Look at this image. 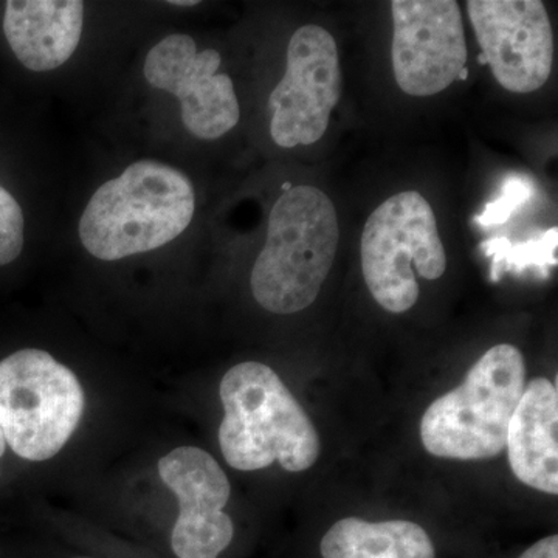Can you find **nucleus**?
<instances>
[{
	"label": "nucleus",
	"instance_id": "6",
	"mask_svg": "<svg viewBox=\"0 0 558 558\" xmlns=\"http://www.w3.org/2000/svg\"><path fill=\"white\" fill-rule=\"evenodd\" d=\"M360 253L371 295L391 314H403L417 303L414 270L435 281L447 269L435 213L417 191L396 194L371 213Z\"/></svg>",
	"mask_w": 558,
	"mask_h": 558
},
{
	"label": "nucleus",
	"instance_id": "3",
	"mask_svg": "<svg viewBox=\"0 0 558 558\" xmlns=\"http://www.w3.org/2000/svg\"><path fill=\"white\" fill-rule=\"evenodd\" d=\"M339 242V216L328 194L310 185L284 191L250 277L259 306L278 315L307 310L329 277Z\"/></svg>",
	"mask_w": 558,
	"mask_h": 558
},
{
	"label": "nucleus",
	"instance_id": "7",
	"mask_svg": "<svg viewBox=\"0 0 558 558\" xmlns=\"http://www.w3.org/2000/svg\"><path fill=\"white\" fill-rule=\"evenodd\" d=\"M340 97L336 39L326 28L304 25L289 40L284 76L270 94L271 138L286 149L317 143L328 131Z\"/></svg>",
	"mask_w": 558,
	"mask_h": 558
},
{
	"label": "nucleus",
	"instance_id": "9",
	"mask_svg": "<svg viewBox=\"0 0 558 558\" xmlns=\"http://www.w3.org/2000/svg\"><path fill=\"white\" fill-rule=\"evenodd\" d=\"M473 32L499 86L513 94L542 89L553 72L554 35L539 0H469Z\"/></svg>",
	"mask_w": 558,
	"mask_h": 558
},
{
	"label": "nucleus",
	"instance_id": "17",
	"mask_svg": "<svg viewBox=\"0 0 558 558\" xmlns=\"http://www.w3.org/2000/svg\"><path fill=\"white\" fill-rule=\"evenodd\" d=\"M520 558H558V537L550 535L532 545Z\"/></svg>",
	"mask_w": 558,
	"mask_h": 558
},
{
	"label": "nucleus",
	"instance_id": "14",
	"mask_svg": "<svg viewBox=\"0 0 558 558\" xmlns=\"http://www.w3.org/2000/svg\"><path fill=\"white\" fill-rule=\"evenodd\" d=\"M323 558H436L425 529L407 520L366 521L348 517L326 532Z\"/></svg>",
	"mask_w": 558,
	"mask_h": 558
},
{
	"label": "nucleus",
	"instance_id": "15",
	"mask_svg": "<svg viewBox=\"0 0 558 558\" xmlns=\"http://www.w3.org/2000/svg\"><path fill=\"white\" fill-rule=\"evenodd\" d=\"M24 242V213L17 201L0 185V266L16 260Z\"/></svg>",
	"mask_w": 558,
	"mask_h": 558
},
{
	"label": "nucleus",
	"instance_id": "13",
	"mask_svg": "<svg viewBox=\"0 0 558 558\" xmlns=\"http://www.w3.org/2000/svg\"><path fill=\"white\" fill-rule=\"evenodd\" d=\"M557 385L537 377L529 381L510 418L509 464L513 475L545 494H558Z\"/></svg>",
	"mask_w": 558,
	"mask_h": 558
},
{
	"label": "nucleus",
	"instance_id": "1",
	"mask_svg": "<svg viewBox=\"0 0 558 558\" xmlns=\"http://www.w3.org/2000/svg\"><path fill=\"white\" fill-rule=\"evenodd\" d=\"M193 183L156 160L130 165L92 196L80 220V240L92 256L119 260L170 244L193 220Z\"/></svg>",
	"mask_w": 558,
	"mask_h": 558
},
{
	"label": "nucleus",
	"instance_id": "16",
	"mask_svg": "<svg viewBox=\"0 0 558 558\" xmlns=\"http://www.w3.org/2000/svg\"><path fill=\"white\" fill-rule=\"evenodd\" d=\"M531 183L526 179H509L505 183V194L494 204L487 205L483 215L480 216L478 222L484 227L508 222L510 215L521 207L531 197Z\"/></svg>",
	"mask_w": 558,
	"mask_h": 558
},
{
	"label": "nucleus",
	"instance_id": "5",
	"mask_svg": "<svg viewBox=\"0 0 558 558\" xmlns=\"http://www.w3.org/2000/svg\"><path fill=\"white\" fill-rule=\"evenodd\" d=\"M84 407L78 377L49 352L22 349L0 362V427L17 457L40 462L60 453Z\"/></svg>",
	"mask_w": 558,
	"mask_h": 558
},
{
	"label": "nucleus",
	"instance_id": "18",
	"mask_svg": "<svg viewBox=\"0 0 558 558\" xmlns=\"http://www.w3.org/2000/svg\"><path fill=\"white\" fill-rule=\"evenodd\" d=\"M171 5H175V7H193V5H197V3L199 2H196V0H174V2H170Z\"/></svg>",
	"mask_w": 558,
	"mask_h": 558
},
{
	"label": "nucleus",
	"instance_id": "4",
	"mask_svg": "<svg viewBox=\"0 0 558 558\" xmlns=\"http://www.w3.org/2000/svg\"><path fill=\"white\" fill-rule=\"evenodd\" d=\"M526 388V362L520 349L501 343L488 349L464 381L425 411L421 439L433 457L458 461L497 458L506 449L510 418Z\"/></svg>",
	"mask_w": 558,
	"mask_h": 558
},
{
	"label": "nucleus",
	"instance_id": "10",
	"mask_svg": "<svg viewBox=\"0 0 558 558\" xmlns=\"http://www.w3.org/2000/svg\"><path fill=\"white\" fill-rule=\"evenodd\" d=\"M220 62L218 51H197L194 39L182 33L160 40L146 57V81L179 98L183 124L197 138H220L240 123L233 81L219 73Z\"/></svg>",
	"mask_w": 558,
	"mask_h": 558
},
{
	"label": "nucleus",
	"instance_id": "11",
	"mask_svg": "<svg viewBox=\"0 0 558 558\" xmlns=\"http://www.w3.org/2000/svg\"><path fill=\"white\" fill-rule=\"evenodd\" d=\"M159 475L179 499L172 553L178 558H218L234 535L233 521L223 512L231 494L227 473L208 451L179 447L160 459Z\"/></svg>",
	"mask_w": 558,
	"mask_h": 558
},
{
	"label": "nucleus",
	"instance_id": "12",
	"mask_svg": "<svg viewBox=\"0 0 558 558\" xmlns=\"http://www.w3.org/2000/svg\"><path fill=\"white\" fill-rule=\"evenodd\" d=\"M83 22L80 0H10L3 33L24 68L49 72L65 64L78 49Z\"/></svg>",
	"mask_w": 558,
	"mask_h": 558
},
{
	"label": "nucleus",
	"instance_id": "8",
	"mask_svg": "<svg viewBox=\"0 0 558 558\" xmlns=\"http://www.w3.org/2000/svg\"><path fill=\"white\" fill-rule=\"evenodd\" d=\"M391 61L403 94L432 97L468 76V46L454 0L391 2Z\"/></svg>",
	"mask_w": 558,
	"mask_h": 558
},
{
	"label": "nucleus",
	"instance_id": "19",
	"mask_svg": "<svg viewBox=\"0 0 558 558\" xmlns=\"http://www.w3.org/2000/svg\"><path fill=\"white\" fill-rule=\"evenodd\" d=\"M7 449V440L5 436H3L2 427H0V458L3 457V453H5Z\"/></svg>",
	"mask_w": 558,
	"mask_h": 558
},
{
	"label": "nucleus",
	"instance_id": "2",
	"mask_svg": "<svg viewBox=\"0 0 558 558\" xmlns=\"http://www.w3.org/2000/svg\"><path fill=\"white\" fill-rule=\"evenodd\" d=\"M219 396L226 411L219 446L230 468L255 472L278 461L300 473L317 462V428L270 366H233L220 381Z\"/></svg>",
	"mask_w": 558,
	"mask_h": 558
}]
</instances>
